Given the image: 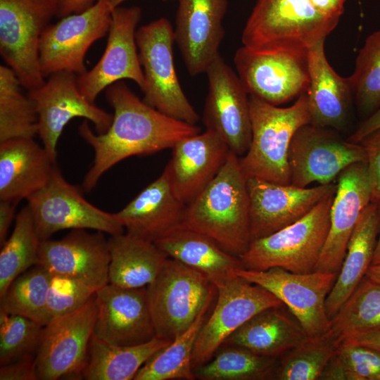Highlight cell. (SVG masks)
I'll list each match as a JSON object with an SVG mask.
<instances>
[{
    "mask_svg": "<svg viewBox=\"0 0 380 380\" xmlns=\"http://www.w3.org/2000/svg\"><path fill=\"white\" fill-rule=\"evenodd\" d=\"M113 108L108 129L94 133L87 120L79 127L81 137L93 148L94 158L82 184L89 192L113 166L133 156H148L172 148L180 140L197 134L201 128L170 117L139 99L123 82L106 89Z\"/></svg>",
    "mask_w": 380,
    "mask_h": 380,
    "instance_id": "6da1fadb",
    "label": "cell"
},
{
    "mask_svg": "<svg viewBox=\"0 0 380 380\" xmlns=\"http://www.w3.org/2000/svg\"><path fill=\"white\" fill-rule=\"evenodd\" d=\"M180 227L202 234L240 257L252 239L247 178L239 157L230 151L208 186L186 205Z\"/></svg>",
    "mask_w": 380,
    "mask_h": 380,
    "instance_id": "7a4b0ae2",
    "label": "cell"
},
{
    "mask_svg": "<svg viewBox=\"0 0 380 380\" xmlns=\"http://www.w3.org/2000/svg\"><path fill=\"white\" fill-rule=\"evenodd\" d=\"M251 141L246 153L239 157L241 169L246 178L290 184L289 149L295 133L311 123L305 92L288 107L269 103L249 95Z\"/></svg>",
    "mask_w": 380,
    "mask_h": 380,
    "instance_id": "3957f363",
    "label": "cell"
},
{
    "mask_svg": "<svg viewBox=\"0 0 380 380\" xmlns=\"http://www.w3.org/2000/svg\"><path fill=\"white\" fill-rule=\"evenodd\" d=\"M338 20L319 13L310 0H258L241 42L255 50H308L325 40Z\"/></svg>",
    "mask_w": 380,
    "mask_h": 380,
    "instance_id": "277c9868",
    "label": "cell"
},
{
    "mask_svg": "<svg viewBox=\"0 0 380 380\" xmlns=\"http://www.w3.org/2000/svg\"><path fill=\"white\" fill-rule=\"evenodd\" d=\"M334 195L323 199L294 223L253 240L239 257L243 269L262 271L280 267L294 273L315 271L328 236Z\"/></svg>",
    "mask_w": 380,
    "mask_h": 380,
    "instance_id": "5b68a950",
    "label": "cell"
},
{
    "mask_svg": "<svg viewBox=\"0 0 380 380\" xmlns=\"http://www.w3.org/2000/svg\"><path fill=\"white\" fill-rule=\"evenodd\" d=\"M147 291L156 336L169 341L189 329L217 295L205 274L171 258L147 285Z\"/></svg>",
    "mask_w": 380,
    "mask_h": 380,
    "instance_id": "8992f818",
    "label": "cell"
},
{
    "mask_svg": "<svg viewBox=\"0 0 380 380\" xmlns=\"http://www.w3.org/2000/svg\"><path fill=\"white\" fill-rule=\"evenodd\" d=\"M145 87L143 101L161 113L196 125L199 115L186 96L174 63V30L165 18L140 27L136 32Z\"/></svg>",
    "mask_w": 380,
    "mask_h": 380,
    "instance_id": "52a82bcc",
    "label": "cell"
},
{
    "mask_svg": "<svg viewBox=\"0 0 380 380\" xmlns=\"http://www.w3.org/2000/svg\"><path fill=\"white\" fill-rule=\"evenodd\" d=\"M57 12L58 0H0V54L29 91L45 82L40 40Z\"/></svg>",
    "mask_w": 380,
    "mask_h": 380,
    "instance_id": "ba28073f",
    "label": "cell"
},
{
    "mask_svg": "<svg viewBox=\"0 0 380 380\" xmlns=\"http://www.w3.org/2000/svg\"><path fill=\"white\" fill-rule=\"evenodd\" d=\"M27 201L42 241L64 229H94L110 236L124 233L116 214L89 203L77 187L64 179L56 165L48 184Z\"/></svg>",
    "mask_w": 380,
    "mask_h": 380,
    "instance_id": "9c48e42d",
    "label": "cell"
},
{
    "mask_svg": "<svg viewBox=\"0 0 380 380\" xmlns=\"http://www.w3.org/2000/svg\"><path fill=\"white\" fill-rule=\"evenodd\" d=\"M236 73L249 95L279 106L305 92L308 50H255L243 46L234 56Z\"/></svg>",
    "mask_w": 380,
    "mask_h": 380,
    "instance_id": "30bf717a",
    "label": "cell"
},
{
    "mask_svg": "<svg viewBox=\"0 0 380 380\" xmlns=\"http://www.w3.org/2000/svg\"><path fill=\"white\" fill-rule=\"evenodd\" d=\"M97 312L95 294L75 311L43 327L35 357L38 379L82 378Z\"/></svg>",
    "mask_w": 380,
    "mask_h": 380,
    "instance_id": "8fae6325",
    "label": "cell"
},
{
    "mask_svg": "<svg viewBox=\"0 0 380 380\" xmlns=\"http://www.w3.org/2000/svg\"><path fill=\"white\" fill-rule=\"evenodd\" d=\"M113 9L107 0H97L90 8L50 24L39 44L44 77L62 71L77 75L85 72V55L96 41L108 33Z\"/></svg>",
    "mask_w": 380,
    "mask_h": 380,
    "instance_id": "7c38bea8",
    "label": "cell"
},
{
    "mask_svg": "<svg viewBox=\"0 0 380 380\" xmlns=\"http://www.w3.org/2000/svg\"><path fill=\"white\" fill-rule=\"evenodd\" d=\"M337 273H294L280 267L257 271L241 269L236 275L265 289L288 308L309 337L330 330L326 300Z\"/></svg>",
    "mask_w": 380,
    "mask_h": 380,
    "instance_id": "4fadbf2b",
    "label": "cell"
},
{
    "mask_svg": "<svg viewBox=\"0 0 380 380\" xmlns=\"http://www.w3.org/2000/svg\"><path fill=\"white\" fill-rule=\"evenodd\" d=\"M360 143L342 139L331 128L307 124L293 135L289 149L291 184H328L348 166L367 162Z\"/></svg>",
    "mask_w": 380,
    "mask_h": 380,
    "instance_id": "5bb4252c",
    "label": "cell"
},
{
    "mask_svg": "<svg viewBox=\"0 0 380 380\" xmlns=\"http://www.w3.org/2000/svg\"><path fill=\"white\" fill-rule=\"evenodd\" d=\"M215 286L217 302L197 336L194 369L210 361L224 341L255 315L283 304L265 289L238 275Z\"/></svg>",
    "mask_w": 380,
    "mask_h": 380,
    "instance_id": "9a60e30c",
    "label": "cell"
},
{
    "mask_svg": "<svg viewBox=\"0 0 380 380\" xmlns=\"http://www.w3.org/2000/svg\"><path fill=\"white\" fill-rule=\"evenodd\" d=\"M38 116V134L43 146L56 163V146L65 126L75 118L91 122L98 134L106 132L113 115L89 101L80 92L75 73L51 75L39 88L29 91Z\"/></svg>",
    "mask_w": 380,
    "mask_h": 380,
    "instance_id": "2e32d148",
    "label": "cell"
},
{
    "mask_svg": "<svg viewBox=\"0 0 380 380\" xmlns=\"http://www.w3.org/2000/svg\"><path fill=\"white\" fill-rule=\"evenodd\" d=\"M208 92L203 122L206 129L220 135L231 151L242 157L251 141L249 94L237 73L220 54L205 72Z\"/></svg>",
    "mask_w": 380,
    "mask_h": 380,
    "instance_id": "e0dca14e",
    "label": "cell"
},
{
    "mask_svg": "<svg viewBox=\"0 0 380 380\" xmlns=\"http://www.w3.org/2000/svg\"><path fill=\"white\" fill-rule=\"evenodd\" d=\"M141 18L137 6L113 9L105 51L94 67L77 76L80 92L90 102L113 84L128 79L141 91L145 87L136 42V28Z\"/></svg>",
    "mask_w": 380,
    "mask_h": 380,
    "instance_id": "ac0fdd59",
    "label": "cell"
},
{
    "mask_svg": "<svg viewBox=\"0 0 380 380\" xmlns=\"http://www.w3.org/2000/svg\"><path fill=\"white\" fill-rule=\"evenodd\" d=\"M247 188L253 241L274 233L304 217L323 199L335 194L337 184L303 188L249 177Z\"/></svg>",
    "mask_w": 380,
    "mask_h": 380,
    "instance_id": "d6986e66",
    "label": "cell"
},
{
    "mask_svg": "<svg viewBox=\"0 0 380 380\" xmlns=\"http://www.w3.org/2000/svg\"><path fill=\"white\" fill-rule=\"evenodd\" d=\"M93 335L110 344L136 346L156 336L147 286L125 288L108 283L96 293Z\"/></svg>",
    "mask_w": 380,
    "mask_h": 380,
    "instance_id": "ffe728a7",
    "label": "cell"
},
{
    "mask_svg": "<svg viewBox=\"0 0 380 380\" xmlns=\"http://www.w3.org/2000/svg\"><path fill=\"white\" fill-rule=\"evenodd\" d=\"M328 236L315 271L338 273L347 245L360 216L372 203V186L367 162L353 163L337 177Z\"/></svg>",
    "mask_w": 380,
    "mask_h": 380,
    "instance_id": "44dd1931",
    "label": "cell"
},
{
    "mask_svg": "<svg viewBox=\"0 0 380 380\" xmlns=\"http://www.w3.org/2000/svg\"><path fill=\"white\" fill-rule=\"evenodd\" d=\"M108 239L103 232L72 229L58 240L41 241L38 264L51 274L80 280L97 291L108 284Z\"/></svg>",
    "mask_w": 380,
    "mask_h": 380,
    "instance_id": "7402d4cb",
    "label": "cell"
},
{
    "mask_svg": "<svg viewBox=\"0 0 380 380\" xmlns=\"http://www.w3.org/2000/svg\"><path fill=\"white\" fill-rule=\"evenodd\" d=\"M175 40L191 76L205 73L220 55L227 0H178Z\"/></svg>",
    "mask_w": 380,
    "mask_h": 380,
    "instance_id": "603a6c76",
    "label": "cell"
},
{
    "mask_svg": "<svg viewBox=\"0 0 380 380\" xmlns=\"http://www.w3.org/2000/svg\"><path fill=\"white\" fill-rule=\"evenodd\" d=\"M172 149L164 170L175 195L186 205L214 179L231 151L223 139L210 129L180 140Z\"/></svg>",
    "mask_w": 380,
    "mask_h": 380,
    "instance_id": "cb8c5ba5",
    "label": "cell"
},
{
    "mask_svg": "<svg viewBox=\"0 0 380 380\" xmlns=\"http://www.w3.org/2000/svg\"><path fill=\"white\" fill-rule=\"evenodd\" d=\"M185 207L164 170L115 214L127 233L154 243L180 227Z\"/></svg>",
    "mask_w": 380,
    "mask_h": 380,
    "instance_id": "d4e9b609",
    "label": "cell"
},
{
    "mask_svg": "<svg viewBox=\"0 0 380 380\" xmlns=\"http://www.w3.org/2000/svg\"><path fill=\"white\" fill-rule=\"evenodd\" d=\"M55 162L34 138L0 142V200L19 203L49 182Z\"/></svg>",
    "mask_w": 380,
    "mask_h": 380,
    "instance_id": "484cf974",
    "label": "cell"
},
{
    "mask_svg": "<svg viewBox=\"0 0 380 380\" xmlns=\"http://www.w3.org/2000/svg\"><path fill=\"white\" fill-rule=\"evenodd\" d=\"M321 41L308 49L310 82L305 91L313 125L342 129L353 99L348 77L337 74L329 63Z\"/></svg>",
    "mask_w": 380,
    "mask_h": 380,
    "instance_id": "4316f807",
    "label": "cell"
},
{
    "mask_svg": "<svg viewBox=\"0 0 380 380\" xmlns=\"http://www.w3.org/2000/svg\"><path fill=\"white\" fill-rule=\"evenodd\" d=\"M284 305L260 311L233 332L222 345L236 346L265 357L277 358L308 336Z\"/></svg>",
    "mask_w": 380,
    "mask_h": 380,
    "instance_id": "83f0119b",
    "label": "cell"
},
{
    "mask_svg": "<svg viewBox=\"0 0 380 380\" xmlns=\"http://www.w3.org/2000/svg\"><path fill=\"white\" fill-rule=\"evenodd\" d=\"M379 233L376 203L362 211L347 245L346 255L335 283L326 300L331 319L366 276L372 265Z\"/></svg>",
    "mask_w": 380,
    "mask_h": 380,
    "instance_id": "f1b7e54d",
    "label": "cell"
},
{
    "mask_svg": "<svg viewBox=\"0 0 380 380\" xmlns=\"http://www.w3.org/2000/svg\"><path fill=\"white\" fill-rule=\"evenodd\" d=\"M168 258L205 274L215 285L236 276L243 269L239 258L209 237L179 227L154 242Z\"/></svg>",
    "mask_w": 380,
    "mask_h": 380,
    "instance_id": "f546056e",
    "label": "cell"
},
{
    "mask_svg": "<svg viewBox=\"0 0 380 380\" xmlns=\"http://www.w3.org/2000/svg\"><path fill=\"white\" fill-rule=\"evenodd\" d=\"M108 283L125 288L151 284L168 258L155 243L128 233L110 236Z\"/></svg>",
    "mask_w": 380,
    "mask_h": 380,
    "instance_id": "4dcf8cb0",
    "label": "cell"
},
{
    "mask_svg": "<svg viewBox=\"0 0 380 380\" xmlns=\"http://www.w3.org/2000/svg\"><path fill=\"white\" fill-rule=\"evenodd\" d=\"M171 341L156 336L142 344L119 346L92 335L82 378L87 380L134 379L139 369Z\"/></svg>",
    "mask_w": 380,
    "mask_h": 380,
    "instance_id": "1f68e13d",
    "label": "cell"
},
{
    "mask_svg": "<svg viewBox=\"0 0 380 380\" xmlns=\"http://www.w3.org/2000/svg\"><path fill=\"white\" fill-rule=\"evenodd\" d=\"M210 306L201 312L189 329L156 353L139 369L134 380L195 379L193 350Z\"/></svg>",
    "mask_w": 380,
    "mask_h": 380,
    "instance_id": "d6a6232c",
    "label": "cell"
},
{
    "mask_svg": "<svg viewBox=\"0 0 380 380\" xmlns=\"http://www.w3.org/2000/svg\"><path fill=\"white\" fill-rule=\"evenodd\" d=\"M21 84L8 65H0V142L38 134L33 101L20 91Z\"/></svg>",
    "mask_w": 380,
    "mask_h": 380,
    "instance_id": "836d02e7",
    "label": "cell"
},
{
    "mask_svg": "<svg viewBox=\"0 0 380 380\" xmlns=\"http://www.w3.org/2000/svg\"><path fill=\"white\" fill-rule=\"evenodd\" d=\"M41 241L27 205L15 216L13 230L1 246L0 297L16 277L38 264Z\"/></svg>",
    "mask_w": 380,
    "mask_h": 380,
    "instance_id": "e575fe53",
    "label": "cell"
},
{
    "mask_svg": "<svg viewBox=\"0 0 380 380\" xmlns=\"http://www.w3.org/2000/svg\"><path fill=\"white\" fill-rule=\"evenodd\" d=\"M276 359L243 347L222 345L210 361L194 371L196 378L202 380L265 379L274 376Z\"/></svg>",
    "mask_w": 380,
    "mask_h": 380,
    "instance_id": "d590c367",
    "label": "cell"
},
{
    "mask_svg": "<svg viewBox=\"0 0 380 380\" xmlns=\"http://www.w3.org/2000/svg\"><path fill=\"white\" fill-rule=\"evenodd\" d=\"M330 331L338 343L353 335L380 331V284L365 276L330 319Z\"/></svg>",
    "mask_w": 380,
    "mask_h": 380,
    "instance_id": "8d00e7d4",
    "label": "cell"
},
{
    "mask_svg": "<svg viewBox=\"0 0 380 380\" xmlns=\"http://www.w3.org/2000/svg\"><path fill=\"white\" fill-rule=\"evenodd\" d=\"M51 274L36 265L16 277L0 297V311L29 318L42 327L49 322L47 296Z\"/></svg>",
    "mask_w": 380,
    "mask_h": 380,
    "instance_id": "74e56055",
    "label": "cell"
},
{
    "mask_svg": "<svg viewBox=\"0 0 380 380\" xmlns=\"http://www.w3.org/2000/svg\"><path fill=\"white\" fill-rule=\"evenodd\" d=\"M338 344L330 330L321 336H308L288 352L274 376L279 380L320 379Z\"/></svg>",
    "mask_w": 380,
    "mask_h": 380,
    "instance_id": "f35d334b",
    "label": "cell"
},
{
    "mask_svg": "<svg viewBox=\"0 0 380 380\" xmlns=\"http://www.w3.org/2000/svg\"><path fill=\"white\" fill-rule=\"evenodd\" d=\"M348 80L357 110L366 119L380 108V30L367 37Z\"/></svg>",
    "mask_w": 380,
    "mask_h": 380,
    "instance_id": "ab89813d",
    "label": "cell"
},
{
    "mask_svg": "<svg viewBox=\"0 0 380 380\" xmlns=\"http://www.w3.org/2000/svg\"><path fill=\"white\" fill-rule=\"evenodd\" d=\"M320 379L380 380V350L339 343Z\"/></svg>",
    "mask_w": 380,
    "mask_h": 380,
    "instance_id": "60d3db41",
    "label": "cell"
},
{
    "mask_svg": "<svg viewBox=\"0 0 380 380\" xmlns=\"http://www.w3.org/2000/svg\"><path fill=\"white\" fill-rule=\"evenodd\" d=\"M43 327L25 317L0 311V365L36 355Z\"/></svg>",
    "mask_w": 380,
    "mask_h": 380,
    "instance_id": "b9f144b4",
    "label": "cell"
},
{
    "mask_svg": "<svg viewBox=\"0 0 380 380\" xmlns=\"http://www.w3.org/2000/svg\"><path fill=\"white\" fill-rule=\"evenodd\" d=\"M97 290L74 278L51 274L47 296V310L50 321L84 305Z\"/></svg>",
    "mask_w": 380,
    "mask_h": 380,
    "instance_id": "7bdbcfd3",
    "label": "cell"
},
{
    "mask_svg": "<svg viewBox=\"0 0 380 380\" xmlns=\"http://www.w3.org/2000/svg\"><path fill=\"white\" fill-rule=\"evenodd\" d=\"M365 148L372 186V203L380 200V128L360 142Z\"/></svg>",
    "mask_w": 380,
    "mask_h": 380,
    "instance_id": "ee69618b",
    "label": "cell"
},
{
    "mask_svg": "<svg viewBox=\"0 0 380 380\" xmlns=\"http://www.w3.org/2000/svg\"><path fill=\"white\" fill-rule=\"evenodd\" d=\"M36 355H29L0 367V380L38 379Z\"/></svg>",
    "mask_w": 380,
    "mask_h": 380,
    "instance_id": "f6af8a7d",
    "label": "cell"
},
{
    "mask_svg": "<svg viewBox=\"0 0 380 380\" xmlns=\"http://www.w3.org/2000/svg\"><path fill=\"white\" fill-rule=\"evenodd\" d=\"M18 203L0 200V246H2L7 239L9 227L15 216V208Z\"/></svg>",
    "mask_w": 380,
    "mask_h": 380,
    "instance_id": "bcb514c9",
    "label": "cell"
},
{
    "mask_svg": "<svg viewBox=\"0 0 380 380\" xmlns=\"http://www.w3.org/2000/svg\"><path fill=\"white\" fill-rule=\"evenodd\" d=\"M380 128V108L365 119L350 137V141L360 143L365 137Z\"/></svg>",
    "mask_w": 380,
    "mask_h": 380,
    "instance_id": "7dc6e473",
    "label": "cell"
},
{
    "mask_svg": "<svg viewBox=\"0 0 380 380\" xmlns=\"http://www.w3.org/2000/svg\"><path fill=\"white\" fill-rule=\"evenodd\" d=\"M346 0H310L317 11L327 16L338 18L343 13Z\"/></svg>",
    "mask_w": 380,
    "mask_h": 380,
    "instance_id": "c3c4849f",
    "label": "cell"
},
{
    "mask_svg": "<svg viewBox=\"0 0 380 380\" xmlns=\"http://www.w3.org/2000/svg\"><path fill=\"white\" fill-rule=\"evenodd\" d=\"M96 0H58L57 16L60 18L80 13L94 5Z\"/></svg>",
    "mask_w": 380,
    "mask_h": 380,
    "instance_id": "681fc988",
    "label": "cell"
},
{
    "mask_svg": "<svg viewBox=\"0 0 380 380\" xmlns=\"http://www.w3.org/2000/svg\"><path fill=\"white\" fill-rule=\"evenodd\" d=\"M339 343L358 345L380 350V331H373L350 336Z\"/></svg>",
    "mask_w": 380,
    "mask_h": 380,
    "instance_id": "f907efd6",
    "label": "cell"
},
{
    "mask_svg": "<svg viewBox=\"0 0 380 380\" xmlns=\"http://www.w3.org/2000/svg\"><path fill=\"white\" fill-rule=\"evenodd\" d=\"M379 214V233L372 265L380 264V200L376 203Z\"/></svg>",
    "mask_w": 380,
    "mask_h": 380,
    "instance_id": "816d5d0a",
    "label": "cell"
},
{
    "mask_svg": "<svg viewBox=\"0 0 380 380\" xmlns=\"http://www.w3.org/2000/svg\"><path fill=\"white\" fill-rule=\"evenodd\" d=\"M366 277L380 284V264L372 265L366 273Z\"/></svg>",
    "mask_w": 380,
    "mask_h": 380,
    "instance_id": "f5cc1de1",
    "label": "cell"
},
{
    "mask_svg": "<svg viewBox=\"0 0 380 380\" xmlns=\"http://www.w3.org/2000/svg\"><path fill=\"white\" fill-rule=\"evenodd\" d=\"M113 8H115L123 3L126 0H107Z\"/></svg>",
    "mask_w": 380,
    "mask_h": 380,
    "instance_id": "db71d44e",
    "label": "cell"
}]
</instances>
